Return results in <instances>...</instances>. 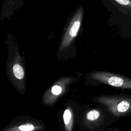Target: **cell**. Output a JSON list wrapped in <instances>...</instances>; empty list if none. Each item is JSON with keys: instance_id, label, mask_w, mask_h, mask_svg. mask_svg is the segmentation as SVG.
Segmentation results:
<instances>
[{"instance_id": "cell-1", "label": "cell", "mask_w": 131, "mask_h": 131, "mask_svg": "<svg viewBox=\"0 0 131 131\" xmlns=\"http://www.w3.org/2000/svg\"><path fill=\"white\" fill-rule=\"evenodd\" d=\"M118 119L102 104L95 107L84 104L78 116L76 125L84 131H106Z\"/></svg>"}, {"instance_id": "cell-2", "label": "cell", "mask_w": 131, "mask_h": 131, "mask_svg": "<svg viewBox=\"0 0 131 131\" xmlns=\"http://www.w3.org/2000/svg\"><path fill=\"white\" fill-rule=\"evenodd\" d=\"M92 100L105 106L118 119L131 115V94L102 95L93 97Z\"/></svg>"}, {"instance_id": "cell-3", "label": "cell", "mask_w": 131, "mask_h": 131, "mask_svg": "<svg viewBox=\"0 0 131 131\" xmlns=\"http://www.w3.org/2000/svg\"><path fill=\"white\" fill-rule=\"evenodd\" d=\"M72 77H62L50 86L41 96V102L43 106L54 107L66 95L70 85L73 82Z\"/></svg>"}, {"instance_id": "cell-4", "label": "cell", "mask_w": 131, "mask_h": 131, "mask_svg": "<svg viewBox=\"0 0 131 131\" xmlns=\"http://www.w3.org/2000/svg\"><path fill=\"white\" fill-rule=\"evenodd\" d=\"M45 123L29 115H20L12 119L1 131H45Z\"/></svg>"}, {"instance_id": "cell-5", "label": "cell", "mask_w": 131, "mask_h": 131, "mask_svg": "<svg viewBox=\"0 0 131 131\" xmlns=\"http://www.w3.org/2000/svg\"><path fill=\"white\" fill-rule=\"evenodd\" d=\"M90 78L100 84H105L122 90H131V78L108 72H96L91 74Z\"/></svg>"}, {"instance_id": "cell-6", "label": "cell", "mask_w": 131, "mask_h": 131, "mask_svg": "<svg viewBox=\"0 0 131 131\" xmlns=\"http://www.w3.org/2000/svg\"><path fill=\"white\" fill-rule=\"evenodd\" d=\"M81 108L82 106L72 100H68L65 103L62 110V115L60 121L62 131L74 130Z\"/></svg>"}, {"instance_id": "cell-7", "label": "cell", "mask_w": 131, "mask_h": 131, "mask_svg": "<svg viewBox=\"0 0 131 131\" xmlns=\"http://www.w3.org/2000/svg\"><path fill=\"white\" fill-rule=\"evenodd\" d=\"M83 15V8L81 7L73 17L66 32L60 46V50L66 49L74 39L79 29Z\"/></svg>"}, {"instance_id": "cell-8", "label": "cell", "mask_w": 131, "mask_h": 131, "mask_svg": "<svg viewBox=\"0 0 131 131\" xmlns=\"http://www.w3.org/2000/svg\"><path fill=\"white\" fill-rule=\"evenodd\" d=\"M123 10L122 12L127 16V20H131V0H113Z\"/></svg>"}, {"instance_id": "cell-9", "label": "cell", "mask_w": 131, "mask_h": 131, "mask_svg": "<svg viewBox=\"0 0 131 131\" xmlns=\"http://www.w3.org/2000/svg\"><path fill=\"white\" fill-rule=\"evenodd\" d=\"M106 131H127L122 130L119 126H116L115 127H112L107 129Z\"/></svg>"}]
</instances>
